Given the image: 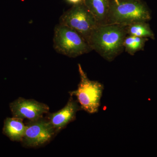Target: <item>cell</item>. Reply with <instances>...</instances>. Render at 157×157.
<instances>
[{"label":"cell","instance_id":"obj_5","mask_svg":"<svg viewBox=\"0 0 157 157\" xmlns=\"http://www.w3.org/2000/svg\"><path fill=\"white\" fill-rule=\"evenodd\" d=\"M59 24L76 31L87 42L93 31L99 25L84 2L74 5L64 12L60 17Z\"/></svg>","mask_w":157,"mask_h":157},{"label":"cell","instance_id":"obj_12","mask_svg":"<svg viewBox=\"0 0 157 157\" xmlns=\"http://www.w3.org/2000/svg\"><path fill=\"white\" fill-rule=\"evenodd\" d=\"M149 39L127 35L124 41V47L125 52L134 56L137 52L144 50L145 43Z\"/></svg>","mask_w":157,"mask_h":157},{"label":"cell","instance_id":"obj_6","mask_svg":"<svg viewBox=\"0 0 157 157\" xmlns=\"http://www.w3.org/2000/svg\"><path fill=\"white\" fill-rule=\"evenodd\" d=\"M26 126V128L21 142L27 147L42 146L50 141L56 133L49 121L43 117L29 121Z\"/></svg>","mask_w":157,"mask_h":157},{"label":"cell","instance_id":"obj_11","mask_svg":"<svg viewBox=\"0 0 157 157\" xmlns=\"http://www.w3.org/2000/svg\"><path fill=\"white\" fill-rule=\"evenodd\" d=\"M127 34L129 36L155 39V35L147 21H137L126 26Z\"/></svg>","mask_w":157,"mask_h":157},{"label":"cell","instance_id":"obj_4","mask_svg":"<svg viewBox=\"0 0 157 157\" xmlns=\"http://www.w3.org/2000/svg\"><path fill=\"white\" fill-rule=\"evenodd\" d=\"M78 70L80 82L77 90L70 92V96L76 97L81 109L90 114L96 113L101 105L104 85L98 81L90 80L80 64Z\"/></svg>","mask_w":157,"mask_h":157},{"label":"cell","instance_id":"obj_10","mask_svg":"<svg viewBox=\"0 0 157 157\" xmlns=\"http://www.w3.org/2000/svg\"><path fill=\"white\" fill-rule=\"evenodd\" d=\"M84 3L99 25L107 24L110 0H84Z\"/></svg>","mask_w":157,"mask_h":157},{"label":"cell","instance_id":"obj_7","mask_svg":"<svg viewBox=\"0 0 157 157\" xmlns=\"http://www.w3.org/2000/svg\"><path fill=\"white\" fill-rule=\"evenodd\" d=\"M10 108L13 117L27 119L29 121L41 118L49 110V107L46 104L33 99L22 98H18L11 103Z\"/></svg>","mask_w":157,"mask_h":157},{"label":"cell","instance_id":"obj_8","mask_svg":"<svg viewBox=\"0 0 157 157\" xmlns=\"http://www.w3.org/2000/svg\"><path fill=\"white\" fill-rule=\"evenodd\" d=\"M81 109L78 101L74 100L73 96H70L66 106L57 112L48 114L47 119L52 125L56 132H58L75 120L76 113Z\"/></svg>","mask_w":157,"mask_h":157},{"label":"cell","instance_id":"obj_9","mask_svg":"<svg viewBox=\"0 0 157 157\" xmlns=\"http://www.w3.org/2000/svg\"><path fill=\"white\" fill-rule=\"evenodd\" d=\"M26 128V126L23 123V119L13 117L5 120L3 133L12 141H21Z\"/></svg>","mask_w":157,"mask_h":157},{"label":"cell","instance_id":"obj_2","mask_svg":"<svg viewBox=\"0 0 157 157\" xmlns=\"http://www.w3.org/2000/svg\"><path fill=\"white\" fill-rule=\"evenodd\" d=\"M151 14L141 0H110L107 24L127 26L137 21L148 22Z\"/></svg>","mask_w":157,"mask_h":157},{"label":"cell","instance_id":"obj_3","mask_svg":"<svg viewBox=\"0 0 157 157\" xmlns=\"http://www.w3.org/2000/svg\"><path fill=\"white\" fill-rule=\"evenodd\" d=\"M53 47L57 52L75 58L91 51L87 41L76 31L59 24L55 26Z\"/></svg>","mask_w":157,"mask_h":157},{"label":"cell","instance_id":"obj_1","mask_svg":"<svg viewBox=\"0 0 157 157\" xmlns=\"http://www.w3.org/2000/svg\"><path fill=\"white\" fill-rule=\"evenodd\" d=\"M127 35L126 26L114 24L99 25L93 31L88 43L92 50L111 62L124 50V41Z\"/></svg>","mask_w":157,"mask_h":157},{"label":"cell","instance_id":"obj_13","mask_svg":"<svg viewBox=\"0 0 157 157\" xmlns=\"http://www.w3.org/2000/svg\"><path fill=\"white\" fill-rule=\"evenodd\" d=\"M66 1L68 3L72 4L73 6H74V5H78V4L83 2L84 0H66Z\"/></svg>","mask_w":157,"mask_h":157}]
</instances>
